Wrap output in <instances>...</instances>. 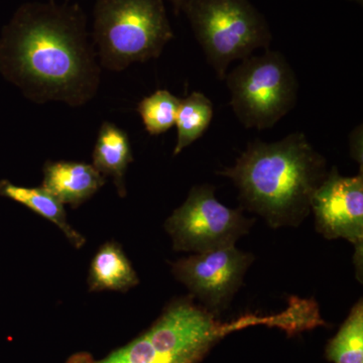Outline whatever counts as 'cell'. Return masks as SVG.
<instances>
[{"instance_id":"cell-11","label":"cell","mask_w":363,"mask_h":363,"mask_svg":"<svg viewBox=\"0 0 363 363\" xmlns=\"http://www.w3.org/2000/svg\"><path fill=\"white\" fill-rule=\"evenodd\" d=\"M138 283V274L118 243L106 242L98 250L88 276L91 292H126Z\"/></svg>"},{"instance_id":"cell-15","label":"cell","mask_w":363,"mask_h":363,"mask_svg":"<svg viewBox=\"0 0 363 363\" xmlns=\"http://www.w3.org/2000/svg\"><path fill=\"white\" fill-rule=\"evenodd\" d=\"M66 363H177L157 346L147 332L101 360L86 352L72 355Z\"/></svg>"},{"instance_id":"cell-12","label":"cell","mask_w":363,"mask_h":363,"mask_svg":"<svg viewBox=\"0 0 363 363\" xmlns=\"http://www.w3.org/2000/svg\"><path fill=\"white\" fill-rule=\"evenodd\" d=\"M0 196L20 203L47 220L52 222L65 234L67 240L74 247L81 248L85 245L84 236L68 223L64 204L45 189L21 187L11 182L1 180Z\"/></svg>"},{"instance_id":"cell-20","label":"cell","mask_w":363,"mask_h":363,"mask_svg":"<svg viewBox=\"0 0 363 363\" xmlns=\"http://www.w3.org/2000/svg\"><path fill=\"white\" fill-rule=\"evenodd\" d=\"M67 1H69V0H67Z\"/></svg>"},{"instance_id":"cell-3","label":"cell","mask_w":363,"mask_h":363,"mask_svg":"<svg viewBox=\"0 0 363 363\" xmlns=\"http://www.w3.org/2000/svg\"><path fill=\"white\" fill-rule=\"evenodd\" d=\"M91 38L101 68L121 72L159 58L175 35L164 0H97Z\"/></svg>"},{"instance_id":"cell-14","label":"cell","mask_w":363,"mask_h":363,"mask_svg":"<svg viewBox=\"0 0 363 363\" xmlns=\"http://www.w3.org/2000/svg\"><path fill=\"white\" fill-rule=\"evenodd\" d=\"M325 357L333 363H363V303L357 301L340 327L329 341Z\"/></svg>"},{"instance_id":"cell-18","label":"cell","mask_w":363,"mask_h":363,"mask_svg":"<svg viewBox=\"0 0 363 363\" xmlns=\"http://www.w3.org/2000/svg\"><path fill=\"white\" fill-rule=\"evenodd\" d=\"M168 1L172 4L173 9H175V13L178 14L180 13L182 6L185 4L186 0H168Z\"/></svg>"},{"instance_id":"cell-2","label":"cell","mask_w":363,"mask_h":363,"mask_svg":"<svg viewBox=\"0 0 363 363\" xmlns=\"http://www.w3.org/2000/svg\"><path fill=\"white\" fill-rule=\"evenodd\" d=\"M328 172L326 159L298 131L278 142H250L234 166L217 174L233 182L241 206L279 228L307 218Z\"/></svg>"},{"instance_id":"cell-17","label":"cell","mask_w":363,"mask_h":363,"mask_svg":"<svg viewBox=\"0 0 363 363\" xmlns=\"http://www.w3.org/2000/svg\"><path fill=\"white\" fill-rule=\"evenodd\" d=\"M351 155L358 162H360V168L362 169V130L360 128H355L350 135Z\"/></svg>"},{"instance_id":"cell-5","label":"cell","mask_w":363,"mask_h":363,"mask_svg":"<svg viewBox=\"0 0 363 363\" xmlns=\"http://www.w3.org/2000/svg\"><path fill=\"white\" fill-rule=\"evenodd\" d=\"M224 81L231 108L247 130L272 128L297 104V76L279 51L267 49L242 60L227 72Z\"/></svg>"},{"instance_id":"cell-7","label":"cell","mask_w":363,"mask_h":363,"mask_svg":"<svg viewBox=\"0 0 363 363\" xmlns=\"http://www.w3.org/2000/svg\"><path fill=\"white\" fill-rule=\"evenodd\" d=\"M253 259L250 253L230 245L179 259L172 272L187 286L192 298L215 315L230 304Z\"/></svg>"},{"instance_id":"cell-9","label":"cell","mask_w":363,"mask_h":363,"mask_svg":"<svg viewBox=\"0 0 363 363\" xmlns=\"http://www.w3.org/2000/svg\"><path fill=\"white\" fill-rule=\"evenodd\" d=\"M43 176L42 187L72 208L88 201L106 183V178L93 164L82 162H45Z\"/></svg>"},{"instance_id":"cell-6","label":"cell","mask_w":363,"mask_h":363,"mask_svg":"<svg viewBox=\"0 0 363 363\" xmlns=\"http://www.w3.org/2000/svg\"><path fill=\"white\" fill-rule=\"evenodd\" d=\"M255 219L222 204L212 185L194 186L187 199L164 222L177 252L203 253L235 245L250 233Z\"/></svg>"},{"instance_id":"cell-19","label":"cell","mask_w":363,"mask_h":363,"mask_svg":"<svg viewBox=\"0 0 363 363\" xmlns=\"http://www.w3.org/2000/svg\"><path fill=\"white\" fill-rule=\"evenodd\" d=\"M348 1L355 2V4H359V6L363 4V0H348Z\"/></svg>"},{"instance_id":"cell-13","label":"cell","mask_w":363,"mask_h":363,"mask_svg":"<svg viewBox=\"0 0 363 363\" xmlns=\"http://www.w3.org/2000/svg\"><path fill=\"white\" fill-rule=\"evenodd\" d=\"M213 116V104L203 93L194 91L187 97L181 98L176 116L177 143L174 156H178L199 140L206 133Z\"/></svg>"},{"instance_id":"cell-4","label":"cell","mask_w":363,"mask_h":363,"mask_svg":"<svg viewBox=\"0 0 363 363\" xmlns=\"http://www.w3.org/2000/svg\"><path fill=\"white\" fill-rule=\"evenodd\" d=\"M180 13L220 80L233 62L272 44L269 23L250 0H186Z\"/></svg>"},{"instance_id":"cell-16","label":"cell","mask_w":363,"mask_h":363,"mask_svg":"<svg viewBox=\"0 0 363 363\" xmlns=\"http://www.w3.org/2000/svg\"><path fill=\"white\" fill-rule=\"evenodd\" d=\"M180 99L168 90L159 89L138 104V114L149 135H162L175 125Z\"/></svg>"},{"instance_id":"cell-10","label":"cell","mask_w":363,"mask_h":363,"mask_svg":"<svg viewBox=\"0 0 363 363\" xmlns=\"http://www.w3.org/2000/svg\"><path fill=\"white\" fill-rule=\"evenodd\" d=\"M93 167L104 176L111 178L117 194L126 196L125 175L133 162L130 136L116 124L104 121L98 130L92 154Z\"/></svg>"},{"instance_id":"cell-8","label":"cell","mask_w":363,"mask_h":363,"mask_svg":"<svg viewBox=\"0 0 363 363\" xmlns=\"http://www.w3.org/2000/svg\"><path fill=\"white\" fill-rule=\"evenodd\" d=\"M311 211L318 233L327 240H344L357 250L355 264L362 267L363 175L343 177L337 168L329 169L313 196Z\"/></svg>"},{"instance_id":"cell-1","label":"cell","mask_w":363,"mask_h":363,"mask_svg":"<svg viewBox=\"0 0 363 363\" xmlns=\"http://www.w3.org/2000/svg\"><path fill=\"white\" fill-rule=\"evenodd\" d=\"M101 69L78 4L26 2L2 28L0 73L33 104L84 106L97 95Z\"/></svg>"}]
</instances>
